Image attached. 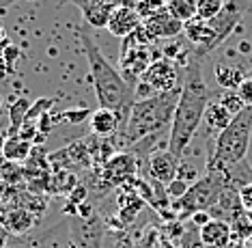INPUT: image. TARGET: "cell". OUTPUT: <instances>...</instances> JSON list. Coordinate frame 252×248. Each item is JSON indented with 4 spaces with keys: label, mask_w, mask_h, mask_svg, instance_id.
<instances>
[{
    "label": "cell",
    "mask_w": 252,
    "mask_h": 248,
    "mask_svg": "<svg viewBox=\"0 0 252 248\" xmlns=\"http://www.w3.org/2000/svg\"><path fill=\"white\" fill-rule=\"evenodd\" d=\"M237 95L244 100L246 106H252V76H246L237 86Z\"/></svg>",
    "instance_id": "obj_24"
},
{
    "label": "cell",
    "mask_w": 252,
    "mask_h": 248,
    "mask_svg": "<svg viewBox=\"0 0 252 248\" xmlns=\"http://www.w3.org/2000/svg\"><path fill=\"white\" fill-rule=\"evenodd\" d=\"M142 28H145L147 37L153 41V39H159V37H175V35H179L183 31V22L177 20L168 9H162L156 15L147 17L142 22Z\"/></svg>",
    "instance_id": "obj_9"
},
{
    "label": "cell",
    "mask_w": 252,
    "mask_h": 248,
    "mask_svg": "<svg viewBox=\"0 0 252 248\" xmlns=\"http://www.w3.org/2000/svg\"><path fill=\"white\" fill-rule=\"evenodd\" d=\"M179 160L175 153H170L168 149H159V151H153L149 155V175L151 179L159 181L162 186H168L170 181L177 179V173H179Z\"/></svg>",
    "instance_id": "obj_8"
},
{
    "label": "cell",
    "mask_w": 252,
    "mask_h": 248,
    "mask_svg": "<svg viewBox=\"0 0 252 248\" xmlns=\"http://www.w3.org/2000/svg\"><path fill=\"white\" fill-rule=\"evenodd\" d=\"M0 222L11 233H24L32 227V216L24 210H11L4 214V218H0Z\"/></svg>",
    "instance_id": "obj_17"
},
{
    "label": "cell",
    "mask_w": 252,
    "mask_h": 248,
    "mask_svg": "<svg viewBox=\"0 0 252 248\" xmlns=\"http://www.w3.org/2000/svg\"><path fill=\"white\" fill-rule=\"evenodd\" d=\"M0 45H4V33L0 31Z\"/></svg>",
    "instance_id": "obj_30"
},
{
    "label": "cell",
    "mask_w": 252,
    "mask_h": 248,
    "mask_svg": "<svg viewBox=\"0 0 252 248\" xmlns=\"http://www.w3.org/2000/svg\"><path fill=\"white\" fill-rule=\"evenodd\" d=\"M239 201H242L244 210L252 214V183H246V186L239 188Z\"/></svg>",
    "instance_id": "obj_26"
},
{
    "label": "cell",
    "mask_w": 252,
    "mask_h": 248,
    "mask_svg": "<svg viewBox=\"0 0 252 248\" xmlns=\"http://www.w3.org/2000/svg\"><path fill=\"white\" fill-rule=\"evenodd\" d=\"M228 186L224 171H207L198 181H194L181 199H177V212L179 218H192L198 212H209L220 201L222 190Z\"/></svg>",
    "instance_id": "obj_5"
},
{
    "label": "cell",
    "mask_w": 252,
    "mask_h": 248,
    "mask_svg": "<svg viewBox=\"0 0 252 248\" xmlns=\"http://www.w3.org/2000/svg\"><path fill=\"white\" fill-rule=\"evenodd\" d=\"M235 114L228 112V108H224L220 102H209L207 110H205V119H203V125L207 128L211 134L218 136L220 132H224L228 128V123L233 121Z\"/></svg>",
    "instance_id": "obj_13"
},
{
    "label": "cell",
    "mask_w": 252,
    "mask_h": 248,
    "mask_svg": "<svg viewBox=\"0 0 252 248\" xmlns=\"http://www.w3.org/2000/svg\"><path fill=\"white\" fill-rule=\"evenodd\" d=\"M188 188H190V183H188V181H183V179H179V177H177L175 181H170L168 186H166V192H168L173 199H181L183 194L188 192Z\"/></svg>",
    "instance_id": "obj_23"
},
{
    "label": "cell",
    "mask_w": 252,
    "mask_h": 248,
    "mask_svg": "<svg viewBox=\"0 0 252 248\" xmlns=\"http://www.w3.org/2000/svg\"><path fill=\"white\" fill-rule=\"evenodd\" d=\"M0 110H2V95H0Z\"/></svg>",
    "instance_id": "obj_32"
},
{
    "label": "cell",
    "mask_w": 252,
    "mask_h": 248,
    "mask_svg": "<svg viewBox=\"0 0 252 248\" xmlns=\"http://www.w3.org/2000/svg\"><path fill=\"white\" fill-rule=\"evenodd\" d=\"M177 86H181V82L175 63L170 59H158L147 67V71L136 82L134 91H136V100H145V97L166 93V91L177 89Z\"/></svg>",
    "instance_id": "obj_6"
},
{
    "label": "cell",
    "mask_w": 252,
    "mask_h": 248,
    "mask_svg": "<svg viewBox=\"0 0 252 248\" xmlns=\"http://www.w3.org/2000/svg\"><path fill=\"white\" fill-rule=\"evenodd\" d=\"M246 78V73L242 71L239 67L235 65H224V63H220V65H216V82L222 86V89H233L237 91L239 82Z\"/></svg>",
    "instance_id": "obj_16"
},
{
    "label": "cell",
    "mask_w": 252,
    "mask_h": 248,
    "mask_svg": "<svg viewBox=\"0 0 252 248\" xmlns=\"http://www.w3.org/2000/svg\"><path fill=\"white\" fill-rule=\"evenodd\" d=\"M218 102H220L224 108H228V112L231 114H237V112H242L246 108L244 100L237 95V91H233V89H224V93H222V97Z\"/></svg>",
    "instance_id": "obj_22"
},
{
    "label": "cell",
    "mask_w": 252,
    "mask_h": 248,
    "mask_svg": "<svg viewBox=\"0 0 252 248\" xmlns=\"http://www.w3.org/2000/svg\"><path fill=\"white\" fill-rule=\"evenodd\" d=\"M136 171H138V162H136V155L131 151L114 153L101 169V179L106 186H121V183L134 179Z\"/></svg>",
    "instance_id": "obj_7"
},
{
    "label": "cell",
    "mask_w": 252,
    "mask_h": 248,
    "mask_svg": "<svg viewBox=\"0 0 252 248\" xmlns=\"http://www.w3.org/2000/svg\"><path fill=\"white\" fill-rule=\"evenodd\" d=\"M61 119L69 121V123H82L84 119H91V110H87V108H80V110H65Z\"/></svg>",
    "instance_id": "obj_25"
},
{
    "label": "cell",
    "mask_w": 252,
    "mask_h": 248,
    "mask_svg": "<svg viewBox=\"0 0 252 248\" xmlns=\"http://www.w3.org/2000/svg\"><path fill=\"white\" fill-rule=\"evenodd\" d=\"M4 142H7V132L0 130V153H2V149H4Z\"/></svg>",
    "instance_id": "obj_28"
},
{
    "label": "cell",
    "mask_w": 252,
    "mask_h": 248,
    "mask_svg": "<svg viewBox=\"0 0 252 248\" xmlns=\"http://www.w3.org/2000/svg\"><path fill=\"white\" fill-rule=\"evenodd\" d=\"M142 26V17L138 15V11L131 7H114L108 20V31L114 37H129L131 33H136Z\"/></svg>",
    "instance_id": "obj_11"
},
{
    "label": "cell",
    "mask_w": 252,
    "mask_h": 248,
    "mask_svg": "<svg viewBox=\"0 0 252 248\" xmlns=\"http://www.w3.org/2000/svg\"><path fill=\"white\" fill-rule=\"evenodd\" d=\"M31 106L32 104L26 100V97H22V100H18L13 104V106H11V128H9V134L11 136H15L20 132V128L22 125H24V121H26V114H28V110H31Z\"/></svg>",
    "instance_id": "obj_19"
},
{
    "label": "cell",
    "mask_w": 252,
    "mask_h": 248,
    "mask_svg": "<svg viewBox=\"0 0 252 248\" xmlns=\"http://www.w3.org/2000/svg\"><path fill=\"white\" fill-rule=\"evenodd\" d=\"M166 9H168L177 20L188 22V20H192V17H196V0H168Z\"/></svg>",
    "instance_id": "obj_20"
},
{
    "label": "cell",
    "mask_w": 252,
    "mask_h": 248,
    "mask_svg": "<svg viewBox=\"0 0 252 248\" xmlns=\"http://www.w3.org/2000/svg\"><path fill=\"white\" fill-rule=\"evenodd\" d=\"M31 153H32V142L24 141L20 134L9 136L7 142H4V149H2V155L9 160V162H13V164L28 160V158H31Z\"/></svg>",
    "instance_id": "obj_14"
},
{
    "label": "cell",
    "mask_w": 252,
    "mask_h": 248,
    "mask_svg": "<svg viewBox=\"0 0 252 248\" xmlns=\"http://www.w3.org/2000/svg\"><path fill=\"white\" fill-rule=\"evenodd\" d=\"M246 248H252V238H250L248 242H246Z\"/></svg>",
    "instance_id": "obj_31"
},
{
    "label": "cell",
    "mask_w": 252,
    "mask_h": 248,
    "mask_svg": "<svg viewBox=\"0 0 252 248\" xmlns=\"http://www.w3.org/2000/svg\"><path fill=\"white\" fill-rule=\"evenodd\" d=\"M183 33H186L188 41L194 43L198 50V48H203L209 39V22L196 15V17H192V20L183 22Z\"/></svg>",
    "instance_id": "obj_15"
},
{
    "label": "cell",
    "mask_w": 252,
    "mask_h": 248,
    "mask_svg": "<svg viewBox=\"0 0 252 248\" xmlns=\"http://www.w3.org/2000/svg\"><path fill=\"white\" fill-rule=\"evenodd\" d=\"M252 138V106L237 112L224 132H220L207 151V171H226L246 160Z\"/></svg>",
    "instance_id": "obj_4"
},
{
    "label": "cell",
    "mask_w": 252,
    "mask_h": 248,
    "mask_svg": "<svg viewBox=\"0 0 252 248\" xmlns=\"http://www.w3.org/2000/svg\"><path fill=\"white\" fill-rule=\"evenodd\" d=\"M181 248H207L200 242V235L198 231H188L183 235V242H181Z\"/></svg>",
    "instance_id": "obj_27"
},
{
    "label": "cell",
    "mask_w": 252,
    "mask_h": 248,
    "mask_svg": "<svg viewBox=\"0 0 252 248\" xmlns=\"http://www.w3.org/2000/svg\"><path fill=\"white\" fill-rule=\"evenodd\" d=\"M89 125L93 136L110 138V136H117L123 130V117L119 112L110 110V108H97V110L91 112Z\"/></svg>",
    "instance_id": "obj_10"
},
{
    "label": "cell",
    "mask_w": 252,
    "mask_h": 248,
    "mask_svg": "<svg viewBox=\"0 0 252 248\" xmlns=\"http://www.w3.org/2000/svg\"><path fill=\"white\" fill-rule=\"evenodd\" d=\"M211 102V91L203 80V67L200 59H194L186 65L183 73V84H181V97L177 104V110L170 123V134H168V151L175 153L177 158H183L186 149L194 141L198 128L203 125L205 110H207Z\"/></svg>",
    "instance_id": "obj_1"
},
{
    "label": "cell",
    "mask_w": 252,
    "mask_h": 248,
    "mask_svg": "<svg viewBox=\"0 0 252 248\" xmlns=\"http://www.w3.org/2000/svg\"><path fill=\"white\" fill-rule=\"evenodd\" d=\"M80 43H82L84 56H87V63H89L91 82H93L99 108H110V110L119 112L123 117V128H125L129 110L136 102L134 86H131L127 80H125V76H121V73L114 69L112 63L104 56V52L97 45L93 35H91V28L87 24H82V28H80ZM121 132H119V134H121Z\"/></svg>",
    "instance_id": "obj_2"
},
{
    "label": "cell",
    "mask_w": 252,
    "mask_h": 248,
    "mask_svg": "<svg viewBox=\"0 0 252 248\" xmlns=\"http://www.w3.org/2000/svg\"><path fill=\"white\" fill-rule=\"evenodd\" d=\"M183 84V82H181ZM181 97V86L170 89L166 93H158L145 100H136L129 110L121 136V147H134L149 136H159L173 123L177 104Z\"/></svg>",
    "instance_id": "obj_3"
},
{
    "label": "cell",
    "mask_w": 252,
    "mask_h": 248,
    "mask_svg": "<svg viewBox=\"0 0 252 248\" xmlns=\"http://www.w3.org/2000/svg\"><path fill=\"white\" fill-rule=\"evenodd\" d=\"M198 235L207 248H228L233 242L231 224L226 220H220V218H211L205 227L198 229Z\"/></svg>",
    "instance_id": "obj_12"
},
{
    "label": "cell",
    "mask_w": 252,
    "mask_h": 248,
    "mask_svg": "<svg viewBox=\"0 0 252 248\" xmlns=\"http://www.w3.org/2000/svg\"><path fill=\"white\" fill-rule=\"evenodd\" d=\"M0 248H7V242H4L2 235H0Z\"/></svg>",
    "instance_id": "obj_29"
},
{
    "label": "cell",
    "mask_w": 252,
    "mask_h": 248,
    "mask_svg": "<svg viewBox=\"0 0 252 248\" xmlns=\"http://www.w3.org/2000/svg\"><path fill=\"white\" fill-rule=\"evenodd\" d=\"M228 224H231V235L235 242H248L252 238V220L246 210L239 212Z\"/></svg>",
    "instance_id": "obj_18"
},
{
    "label": "cell",
    "mask_w": 252,
    "mask_h": 248,
    "mask_svg": "<svg viewBox=\"0 0 252 248\" xmlns=\"http://www.w3.org/2000/svg\"><path fill=\"white\" fill-rule=\"evenodd\" d=\"M224 0H196V15L203 20H211L224 9Z\"/></svg>",
    "instance_id": "obj_21"
},
{
    "label": "cell",
    "mask_w": 252,
    "mask_h": 248,
    "mask_svg": "<svg viewBox=\"0 0 252 248\" xmlns=\"http://www.w3.org/2000/svg\"><path fill=\"white\" fill-rule=\"evenodd\" d=\"M250 220H252V214H250Z\"/></svg>",
    "instance_id": "obj_33"
}]
</instances>
